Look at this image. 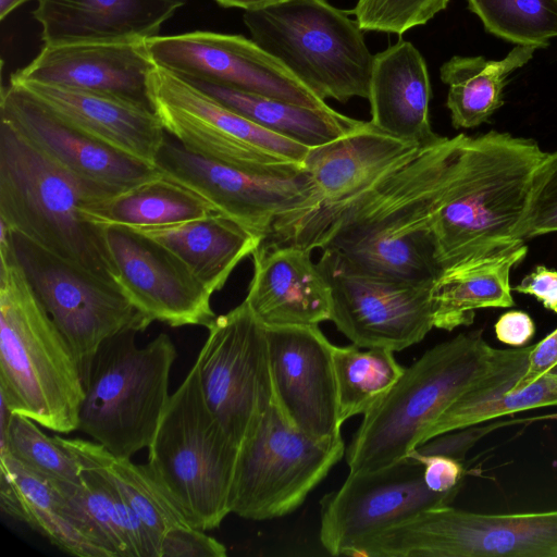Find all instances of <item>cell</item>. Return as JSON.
Returning a JSON list of instances; mask_svg holds the SVG:
<instances>
[{"mask_svg": "<svg viewBox=\"0 0 557 557\" xmlns=\"http://www.w3.org/2000/svg\"><path fill=\"white\" fill-rule=\"evenodd\" d=\"M454 145L455 137L443 136L361 194L276 220L265 240L333 248L369 270L434 282L440 270L432 223Z\"/></svg>", "mask_w": 557, "mask_h": 557, "instance_id": "6da1fadb", "label": "cell"}, {"mask_svg": "<svg viewBox=\"0 0 557 557\" xmlns=\"http://www.w3.org/2000/svg\"><path fill=\"white\" fill-rule=\"evenodd\" d=\"M545 153L533 139L509 133L455 136L432 223L440 274L524 244L520 226Z\"/></svg>", "mask_w": 557, "mask_h": 557, "instance_id": "7a4b0ae2", "label": "cell"}, {"mask_svg": "<svg viewBox=\"0 0 557 557\" xmlns=\"http://www.w3.org/2000/svg\"><path fill=\"white\" fill-rule=\"evenodd\" d=\"M531 349H496L481 332H471L426 350L363 416L345 450L349 472L377 471L405 459L462 395L527 369Z\"/></svg>", "mask_w": 557, "mask_h": 557, "instance_id": "3957f363", "label": "cell"}, {"mask_svg": "<svg viewBox=\"0 0 557 557\" xmlns=\"http://www.w3.org/2000/svg\"><path fill=\"white\" fill-rule=\"evenodd\" d=\"M85 396L77 360L26 277L13 239L0 243V399L12 413L67 434Z\"/></svg>", "mask_w": 557, "mask_h": 557, "instance_id": "277c9868", "label": "cell"}, {"mask_svg": "<svg viewBox=\"0 0 557 557\" xmlns=\"http://www.w3.org/2000/svg\"><path fill=\"white\" fill-rule=\"evenodd\" d=\"M95 199L9 123H0V220L48 252L119 284L107 228L83 208Z\"/></svg>", "mask_w": 557, "mask_h": 557, "instance_id": "5b68a950", "label": "cell"}, {"mask_svg": "<svg viewBox=\"0 0 557 557\" xmlns=\"http://www.w3.org/2000/svg\"><path fill=\"white\" fill-rule=\"evenodd\" d=\"M148 449L147 465L193 527L212 530L232 513L239 446L210 410L196 362L171 394Z\"/></svg>", "mask_w": 557, "mask_h": 557, "instance_id": "8992f818", "label": "cell"}, {"mask_svg": "<svg viewBox=\"0 0 557 557\" xmlns=\"http://www.w3.org/2000/svg\"><path fill=\"white\" fill-rule=\"evenodd\" d=\"M135 330L106 339L84 381L78 430L111 454L131 458L148 448L169 401L177 351L161 333L143 347Z\"/></svg>", "mask_w": 557, "mask_h": 557, "instance_id": "52a82bcc", "label": "cell"}, {"mask_svg": "<svg viewBox=\"0 0 557 557\" xmlns=\"http://www.w3.org/2000/svg\"><path fill=\"white\" fill-rule=\"evenodd\" d=\"M243 20L251 39L322 100L368 99L374 55L347 12L326 0H286Z\"/></svg>", "mask_w": 557, "mask_h": 557, "instance_id": "ba28073f", "label": "cell"}, {"mask_svg": "<svg viewBox=\"0 0 557 557\" xmlns=\"http://www.w3.org/2000/svg\"><path fill=\"white\" fill-rule=\"evenodd\" d=\"M364 557H557V510L476 513L425 510L352 546Z\"/></svg>", "mask_w": 557, "mask_h": 557, "instance_id": "9c48e42d", "label": "cell"}, {"mask_svg": "<svg viewBox=\"0 0 557 557\" xmlns=\"http://www.w3.org/2000/svg\"><path fill=\"white\" fill-rule=\"evenodd\" d=\"M345 450L343 438L320 442L298 430L274 398L239 447L232 513L262 521L295 511Z\"/></svg>", "mask_w": 557, "mask_h": 557, "instance_id": "30bf717a", "label": "cell"}, {"mask_svg": "<svg viewBox=\"0 0 557 557\" xmlns=\"http://www.w3.org/2000/svg\"><path fill=\"white\" fill-rule=\"evenodd\" d=\"M156 166L166 178L202 197L218 213L264 239L276 220L321 205L310 175L297 162L258 170L236 168L205 159L166 139Z\"/></svg>", "mask_w": 557, "mask_h": 557, "instance_id": "8fae6325", "label": "cell"}, {"mask_svg": "<svg viewBox=\"0 0 557 557\" xmlns=\"http://www.w3.org/2000/svg\"><path fill=\"white\" fill-rule=\"evenodd\" d=\"M318 267L331 292V320L360 348L404 350L434 327V282H412L369 270L333 248Z\"/></svg>", "mask_w": 557, "mask_h": 557, "instance_id": "7c38bea8", "label": "cell"}, {"mask_svg": "<svg viewBox=\"0 0 557 557\" xmlns=\"http://www.w3.org/2000/svg\"><path fill=\"white\" fill-rule=\"evenodd\" d=\"M13 244L33 289L71 346L83 383L106 339L149 326L120 284L48 252L14 231Z\"/></svg>", "mask_w": 557, "mask_h": 557, "instance_id": "4fadbf2b", "label": "cell"}, {"mask_svg": "<svg viewBox=\"0 0 557 557\" xmlns=\"http://www.w3.org/2000/svg\"><path fill=\"white\" fill-rule=\"evenodd\" d=\"M150 94L165 132L205 159L258 170L282 162L302 163L309 149L255 124L162 67L150 75Z\"/></svg>", "mask_w": 557, "mask_h": 557, "instance_id": "5bb4252c", "label": "cell"}, {"mask_svg": "<svg viewBox=\"0 0 557 557\" xmlns=\"http://www.w3.org/2000/svg\"><path fill=\"white\" fill-rule=\"evenodd\" d=\"M196 364L206 401L240 447L274 400L265 326L248 304L215 317Z\"/></svg>", "mask_w": 557, "mask_h": 557, "instance_id": "9a60e30c", "label": "cell"}, {"mask_svg": "<svg viewBox=\"0 0 557 557\" xmlns=\"http://www.w3.org/2000/svg\"><path fill=\"white\" fill-rule=\"evenodd\" d=\"M458 491H431L423 478V463L410 457L377 471L349 472L345 482L320 502V542L330 555H346L364 539L449 505Z\"/></svg>", "mask_w": 557, "mask_h": 557, "instance_id": "2e32d148", "label": "cell"}, {"mask_svg": "<svg viewBox=\"0 0 557 557\" xmlns=\"http://www.w3.org/2000/svg\"><path fill=\"white\" fill-rule=\"evenodd\" d=\"M157 66L285 102L322 109L329 106L277 59L240 35L191 32L146 40Z\"/></svg>", "mask_w": 557, "mask_h": 557, "instance_id": "e0dca14e", "label": "cell"}, {"mask_svg": "<svg viewBox=\"0 0 557 557\" xmlns=\"http://www.w3.org/2000/svg\"><path fill=\"white\" fill-rule=\"evenodd\" d=\"M0 112L1 120L72 175L95 201L163 176L157 166L72 126L18 84L2 88Z\"/></svg>", "mask_w": 557, "mask_h": 557, "instance_id": "ac0fdd59", "label": "cell"}, {"mask_svg": "<svg viewBox=\"0 0 557 557\" xmlns=\"http://www.w3.org/2000/svg\"><path fill=\"white\" fill-rule=\"evenodd\" d=\"M274 398L287 420L320 442L342 438L333 344L319 325L265 327Z\"/></svg>", "mask_w": 557, "mask_h": 557, "instance_id": "d6986e66", "label": "cell"}, {"mask_svg": "<svg viewBox=\"0 0 557 557\" xmlns=\"http://www.w3.org/2000/svg\"><path fill=\"white\" fill-rule=\"evenodd\" d=\"M107 239L119 284L149 325L212 323V293L166 247L126 226L107 227Z\"/></svg>", "mask_w": 557, "mask_h": 557, "instance_id": "ffe728a7", "label": "cell"}, {"mask_svg": "<svg viewBox=\"0 0 557 557\" xmlns=\"http://www.w3.org/2000/svg\"><path fill=\"white\" fill-rule=\"evenodd\" d=\"M146 40L45 45L10 82H37L115 97L154 112Z\"/></svg>", "mask_w": 557, "mask_h": 557, "instance_id": "44dd1931", "label": "cell"}, {"mask_svg": "<svg viewBox=\"0 0 557 557\" xmlns=\"http://www.w3.org/2000/svg\"><path fill=\"white\" fill-rule=\"evenodd\" d=\"M245 301L265 327L319 325L331 320V292L306 248L263 240L251 255Z\"/></svg>", "mask_w": 557, "mask_h": 557, "instance_id": "7402d4cb", "label": "cell"}, {"mask_svg": "<svg viewBox=\"0 0 557 557\" xmlns=\"http://www.w3.org/2000/svg\"><path fill=\"white\" fill-rule=\"evenodd\" d=\"M18 84L65 122L106 145L156 166L166 135L157 114L125 100L37 82Z\"/></svg>", "mask_w": 557, "mask_h": 557, "instance_id": "603a6c76", "label": "cell"}, {"mask_svg": "<svg viewBox=\"0 0 557 557\" xmlns=\"http://www.w3.org/2000/svg\"><path fill=\"white\" fill-rule=\"evenodd\" d=\"M187 0H38L45 45L147 40Z\"/></svg>", "mask_w": 557, "mask_h": 557, "instance_id": "cb8c5ba5", "label": "cell"}, {"mask_svg": "<svg viewBox=\"0 0 557 557\" xmlns=\"http://www.w3.org/2000/svg\"><path fill=\"white\" fill-rule=\"evenodd\" d=\"M421 147L367 122L330 143L309 148L301 164L321 197V205L336 203L367 190Z\"/></svg>", "mask_w": 557, "mask_h": 557, "instance_id": "d4e9b609", "label": "cell"}, {"mask_svg": "<svg viewBox=\"0 0 557 557\" xmlns=\"http://www.w3.org/2000/svg\"><path fill=\"white\" fill-rule=\"evenodd\" d=\"M431 96L425 61L410 41L399 40L374 55L368 97L373 126L422 147L437 143L443 136L430 123Z\"/></svg>", "mask_w": 557, "mask_h": 557, "instance_id": "484cf974", "label": "cell"}, {"mask_svg": "<svg viewBox=\"0 0 557 557\" xmlns=\"http://www.w3.org/2000/svg\"><path fill=\"white\" fill-rule=\"evenodd\" d=\"M166 247L212 294L264 237L218 212L177 224L129 227Z\"/></svg>", "mask_w": 557, "mask_h": 557, "instance_id": "4316f807", "label": "cell"}, {"mask_svg": "<svg viewBox=\"0 0 557 557\" xmlns=\"http://www.w3.org/2000/svg\"><path fill=\"white\" fill-rule=\"evenodd\" d=\"M14 482L22 522L62 552L77 557H111L82 507L62 483L32 471L11 455L0 454Z\"/></svg>", "mask_w": 557, "mask_h": 557, "instance_id": "83f0119b", "label": "cell"}, {"mask_svg": "<svg viewBox=\"0 0 557 557\" xmlns=\"http://www.w3.org/2000/svg\"><path fill=\"white\" fill-rule=\"evenodd\" d=\"M527 252L522 244L443 271L431 292L434 327L453 331L470 325L478 309L512 307L510 272Z\"/></svg>", "mask_w": 557, "mask_h": 557, "instance_id": "f1b7e54d", "label": "cell"}, {"mask_svg": "<svg viewBox=\"0 0 557 557\" xmlns=\"http://www.w3.org/2000/svg\"><path fill=\"white\" fill-rule=\"evenodd\" d=\"M54 436L83 467L101 473L114 484L145 529L157 557L166 531L176 525H191L147 463L137 465L131 458L115 456L95 441Z\"/></svg>", "mask_w": 557, "mask_h": 557, "instance_id": "f546056e", "label": "cell"}, {"mask_svg": "<svg viewBox=\"0 0 557 557\" xmlns=\"http://www.w3.org/2000/svg\"><path fill=\"white\" fill-rule=\"evenodd\" d=\"M182 78L255 124L308 148L330 143L367 123L331 107L308 108L197 78Z\"/></svg>", "mask_w": 557, "mask_h": 557, "instance_id": "4dcf8cb0", "label": "cell"}, {"mask_svg": "<svg viewBox=\"0 0 557 557\" xmlns=\"http://www.w3.org/2000/svg\"><path fill=\"white\" fill-rule=\"evenodd\" d=\"M536 48L516 46L502 60L455 55L443 63L440 76L448 86L446 106L455 128H473L503 106V91L512 72L525 65Z\"/></svg>", "mask_w": 557, "mask_h": 557, "instance_id": "1f68e13d", "label": "cell"}, {"mask_svg": "<svg viewBox=\"0 0 557 557\" xmlns=\"http://www.w3.org/2000/svg\"><path fill=\"white\" fill-rule=\"evenodd\" d=\"M84 215L101 227H149L177 224L216 211L202 197L161 176L129 190L88 203Z\"/></svg>", "mask_w": 557, "mask_h": 557, "instance_id": "d6a6232c", "label": "cell"}, {"mask_svg": "<svg viewBox=\"0 0 557 557\" xmlns=\"http://www.w3.org/2000/svg\"><path fill=\"white\" fill-rule=\"evenodd\" d=\"M61 483L82 507L111 557H157L141 523L106 476L83 467L78 483Z\"/></svg>", "mask_w": 557, "mask_h": 557, "instance_id": "836d02e7", "label": "cell"}, {"mask_svg": "<svg viewBox=\"0 0 557 557\" xmlns=\"http://www.w3.org/2000/svg\"><path fill=\"white\" fill-rule=\"evenodd\" d=\"M522 374L515 372L462 395L430 426L422 444L440 434L496 418L557 406V373L547 372L527 386L511 391Z\"/></svg>", "mask_w": 557, "mask_h": 557, "instance_id": "e575fe53", "label": "cell"}, {"mask_svg": "<svg viewBox=\"0 0 557 557\" xmlns=\"http://www.w3.org/2000/svg\"><path fill=\"white\" fill-rule=\"evenodd\" d=\"M338 391L339 418L346 420L369 412L393 387L405 371L385 348L333 346Z\"/></svg>", "mask_w": 557, "mask_h": 557, "instance_id": "d590c367", "label": "cell"}, {"mask_svg": "<svg viewBox=\"0 0 557 557\" xmlns=\"http://www.w3.org/2000/svg\"><path fill=\"white\" fill-rule=\"evenodd\" d=\"M486 32L516 44L545 48L557 37V0H468Z\"/></svg>", "mask_w": 557, "mask_h": 557, "instance_id": "8d00e7d4", "label": "cell"}, {"mask_svg": "<svg viewBox=\"0 0 557 557\" xmlns=\"http://www.w3.org/2000/svg\"><path fill=\"white\" fill-rule=\"evenodd\" d=\"M3 453L50 481H81L79 460L55 436H48L38 423L23 414L11 413L8 424L0 428V454Z\"/></svg>", "mask_w": 557, "mask_h": 557, "instance_id": "74e56055", "label": "cell"}, {"mask_svg": "<svg viewBox=\"0 0 557 557\" xmlns=\"http://www.w3.org/2000/svg\"><path fill=\"white\" fill-rule=\"evenodd\" d=\"M449 0H357L352 13L363 32L403 35L424 25L446 9Z\"/></svg>", "mask_w": 557, "mask_h": 557, "instance_id": "f35d334b", "label": "cell"}, {"mask_svg": "<svg viewBox=\"0 0 557 557\" xmlns=\"http://www.w3.org/2000/svg\"><path fill=\"white\" fill-rule=\"evenodd\" d=\"M554 232H557V150L545 153L533 173L519 238L524 243Z\"/></svg>", "mask_w": 557, "mask_h": 557, "instance_id": "ab89813d", "label": "cell"}, {"mask_svg": "<svg viewBox=\"0 0 557 557\" xmlns=\"http://www.w3.org/2000/svg\"><path fill=\"white\" fill-rule=\"evenodd\" d=\"M226 547L193 525H176L163 535L159 557H225Z\"/></svg>", "mask_w": 557, "mask_h": 557, "instance_id": "60d3db41", "label": "cell"}, {"mask_svg": "<svg viewBox=\"0 0 557 557\" xmlns=\"http://www.w3.org/2000/svg\"><path fill=\"white\" fill-rule=\"evenodd\" d=\"M515 422L517 421L503 420L486 425H481L482 423H480L472 426L443 433L417 446L408 455L429 456L440 454L447 455L462 461L466 453L483 435L496 430L500 425L510 424Z\"/></svg>", "mask_w": 557, "mask_h": 557, "instance_id": "b9f144b4", "label": "cell"}, {"mask_svg": "<svg viewBox=\"0 0 557 557\" xmlns=\"http://www.w3.org/2000/svg\"><path fill=\"white\" fill-rule=\"evenodd\" d=\"M407 457L423 463V478L431 491L448 493L460 488L463 474L461 460L440 454Z\"/></svg>", "mask_w": 557, "mask_h": 557, "instance_id": "7bdbcfd3", "label": "cell"}, {"mask_svg": "<svg viewBox=\"0 0 557 557\" xmlns=\"http://www.w3.org/2000/svg\"><path fill=\"white\" fill-rule=\"evenodd\" d=\"M557 366V329L544 337L541 342L532 345L529 356V363L524 374L510 388L520 389L534 382L543 374L549 372Z\"/></svg>", "mask_w": 557, "mask_h": 557, "instance_id": "ee69618b", "label": "cell"}, {"mask_svg": "<svg viewBox=\"0 0 557 557\" xmlns=\"http://www.w3.org/2000/svg\"><path fill=\"white\" fill-rule=\"evenodd\" d=\"M515 290L534 296L546 309L557 312V270L537 265L520 281Z\"/></svg>", "mask_w": 557, "mask_h": 557, "instance_id": "f6af8a7d", "label": "cell"}, {"mask_svg": "<svg viewBox=\"0 0 557 557\" xmlns=\"http://www.w3.org/2000/svg\"><path fill=\"white\" fill-rule=\"evenodd\" d=\"M494 330L499 342L521 347L533 337L535 325L527 312L512 310L499 317Z\"/></svg>", "mask_w": 557, "mask_h": 557, "instance_id": "bcb514c9", "label": "cell"}, {"mask_svg": "<svg viewBox=\"0 0 557 557\" xmlns=\"http://www.w3.org/2000/svg\"><path fill=\"white\" fill-rule=\"evenodd\" d=\"M224 8H238L244 11L263 9L286 0H215Z\"/></svg>", "mask_w": 557, "mask_h": 557, "instance_id": "7dc6e473", "label": "cell"}, {"mask_svg": "<svg viewBox=\"0 0 557 557\" xmlns=\"http://www.w3.org/2000/svg\"><path fill=\"white\" fill-rule=\"evenodd\" d=\"M30 0H0V20L3 21L12 11Z\"/></svg>", "mask_w": 557, "mask_h": 557, "instance_id": "c3c4849f", "label": "cell"}, {"mask_svg": "<svg viewBox=\"0 0 557 557\" xmlns=\"http://www.w3.org/2000/svg\"><path fill=\"white\" fill-rule=\"evenodd\" d=\"M549 372H552V373H557V366H556V367H554Z\"/></svg>", "mask_w": 557, "mask_h": 557, "instance_id": "681fc988", "label": "cell"}]
</instances>
